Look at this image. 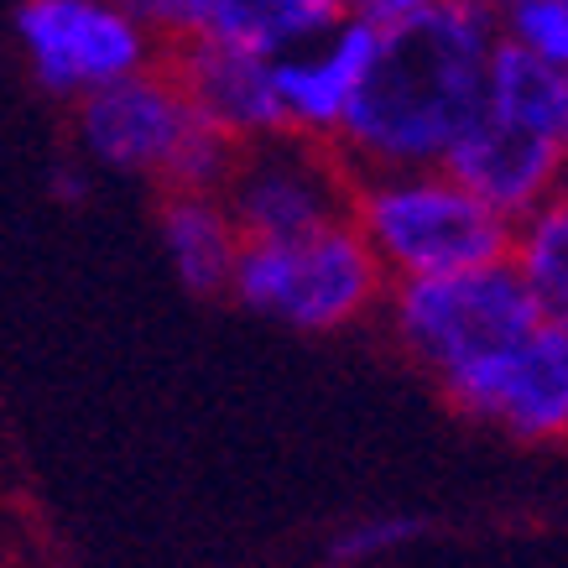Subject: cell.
<instances>
[{
    "label": "cell",
    "instance_id": "6da1fadb",
    "mask_svg": "<svg viewBox=\"0 0 568 568\" xmlns=\"http://www.w3.org/2000/svg\"><path fill=\"white\" fill-rule=\"evenodd\" d=\"M496 48V17H485L469 0L433 17L381 27L361 100L334 141L349 173L444 168L448 152L480 115Z\"/></svg>",
    "mask_w": 568,
    "mask_h": 568
},
{
    "label": "cell",
    "instance_id": "7a4b0ae2",
    "mask_svg": "<svg viewBox=\"0 0 568 568\" xmlns=\"http://www.w3.org/2000/svg\"><path fill=\"white\" fill-rule=\"evenodd\" d=\"M73 146L94 173L136 178L156 193H220L235 146L199 121L168 58L73 104Z\"/></svg>",
    "mask_w": 568,
    "mask_h": 568
},
{
    "label": "cell",
    "instance_id": "3957f363",
    "mask_svg": "<svg viewBox=\"0 0 568 568\" xmlns=\"http://www.w3.org/2000/svg\"><path fill=\"white\" fill-rule=\"evenodd\" d=\"M349 224L381 261L386 282L490 266V261H506V241H511V220H500L448 168L355 173Z\"/></svg>",
    "mask_w": 568,
    "mask_h": 568
},
{
    "label": "cell",
    "instance_id": "277c9868",
    "mask_svg": "<svg viewBox=\"0 0 568 568\" xmlns=\"http://www.w3.org/2000/svg\"><path fill=\"white\" fill-rule=\"evenodd\" d=\"M386 272L349 220L293 235V241H245L230 297L256 318L293 328V334H345L381 318Z\"/></svg>",
    "mask_w": 568,
    "mask_h": 568
},
{
    "label": "cell",
    "instance_id": "5b68a950",
    "mask_svg": "<svg viewBox=\"0 0 568 568\" xmlns=\"http://www.w3.org/2000/svg\"><path fill=\"white\" fill-rule=\"evenodd\" d=\"M381 318H386L392 345L438 386V396L459 386L469 371H480L490 355L517 345L527 328H537L532 303L506 261L392 282Z\"/></svg>",
    "mask_w": 568,
    "mask_h": 568
},
{
    "label": "cell",
    "instance_id": "8992f818",
    "mask_svg": "<svg viewBox=\"0 0 568 568\" xmlns=\"http://www.w3.org/2000/svg\"><path fill=\"white\" fill-rule=\"evenodd\" d=\"M17 48L37 89L79 104L168 58V42L121 0H21Z\"/></svg>",
    "mask_w": 568,
    "mask_h": 568
},
{
    "label": "cell",
    "instance_id": "52a82bcc",
    "mask_svg": "<svg viewBox=\"0 0 568 568\" xmlns=\"http://www.w3.org/2000/svg\"><path fill=\"white\" fill-rule=\"evenodd\" d=\"M349 189L355 173L334 146L276 131L266 141L235 146L220 199L245 241H293L349 220Z\"/></svg>",
    "mask_w": 568,
    "mask_h": 568
},
{
    "label": "cell",
    "instance_id": "ba28073f",
    "mask_svg": "<svg viewBox=\"0 0 568 568\" xmlns=\"http://www.w3.org/2000/svg\"><path fill=\"white\" fill-rule=\"evenodd\" d=\"M444 402L511 444H568V334L548 324L527 328L517 345H506L459 386H448Z\"/></svg>",
    "mask_w": 568,
    "mask_h": 568
},
{
    "label": "cell",
    "instance_id": "9c48e42d",
    "mask_svg": "<svg viewBox=\"0 0 568 568\" xmlns=\"http://www.w3.org/2000/svg\"><path fill=\"white\" fill-rule=\"evenodd\" d=\"M381 27L361 11H349L339 27L313 37L303 48L276 58V104H282V131L334 146L345 131L349 110L361 100V84L376 58Z\"/></svg>",
    "mask_w": 568,
    "mask_h": 568
},
{
    "label": "cell",
    "instance_id": "30bf717a",
    "mask_svg": "<svg viewBox=\"0 0 568 568\" xmlns=\"http://www.w3.org/2000/svg\"><path fill=\"white\" fill-rule=\"evenodd\" d=\"M168 69L199 110V121L220 131L230 146H251L282 131L276 58H261L235 42H214V37H183L168 48Z\"/></svg>",
    "mask_w": 568,
    "mask_h": 568
},
{
    "label": "cell",
    "instance_id": "8fae6325",
    "mask_svg": "<svg viewBox=\"0 0 568 568\" xmlns=\"http://www.w3.org/2000/svg\"><path fill=\"white\" fill-rule=\"evenodd\" d=\"M444 168L469 193H480L500 220H521L527 209H537L548 193H558L568 183V146L500 121L480 104L475 125L459 136V146L448 152Z\"/></svg>",
    "mask_w": 568,
    "mask_h": 568
},
{
    "label": "cell",
    "instance_id": "7c38bea8",
    "mask_svg": "<svg viewBox=\"0 0 568 568\" xmlns=\"http://www.w3.org/2000/svg\"><path fill=\"white\" fill-rule=\"evenodd\" d=\"M156 241L173 276L193 297H230V276L245 251L241 224L220 193H156Z\"/></svg>",
    "mask_w": 568,
    "mask_h": 568
},
{
    "label": "cell",
    "instance_id": "4fadbf2b",
    "mask_svg": "<svg viewBox=\"0 0 568 568\" xmlns=\"http://www.w3.org/2000/svg\"><path fill=\"white\" fill-rule=\"evenodd\" d=\"M349 11L355 0H199L189 37H214L261 58H282L324 37L328 27H339Z\"/></svg>",
    "mask_w": 568,
    "mask_h": 568
},
{
    "label": "cell",
    "instance_id": "5bb4252c",
    "mask_svg": "<svg viewBox=\"0 0 568 568\" xmlns=\"http://www.w3.org/2000/svg\"><path fill=\"white\" fill-rule=\"evenodd\" d=\"M506 266L517 272L537 324L568 334V183L521 220H511Z\"/></svg>",
    "mask_w": 568,
    "mask_h": 568
},
{
    "label": "cell",
    "instance_id": "9a60e30c",
    "mask_svg": "<svg viewBox=\"0 0 568 568\" xmlns=\"http://www.w3.org/2000/svg\"><path fill=\"white\" fill-rule=\"evenodd\" d=\"M485 110L568 146V73L548 69L506 42L496 48L490 73H485Z\"/></svg>",
    "mask_w": 568,
    "mask_h": 568
},
{
    "label": "cell",
    "instance_id": "2e32d148",
    "mask_svg": "<svg viewBox=\"0 0 568 568\" xmlns=\"http://www.w3.org/2000/svg\"><path fill=\"white\" fill-rule=\"evenodd\" d=\"M496 27L506 48L568 73V0H521L517 11H506Z\"/></svg>",
    "mask_w": 568,
    "mask_h": 568
},
{
    "label": "cell",
    "instance_id": "e0dca14e",
    "mask_svg": "<svg viewBox=\"0 0 568 568\" xmlns=\"http://www.w3.org/2000/svg\"><path fill=\"white\" fill-rule=\"evenodd\" d=\"M423 537V521L417 517H402V511H386V517H361L339 527L334 542H328V564L334 568H361V564H381L392 558L396 548H407Z\"/></svg>",
    "mask_w": 568,
    "mask_h": 568
},
{
    "label": "cell",
    "instance_id": "ac0fdd59",
    "mask_svg": "<svg viewBox=\"0 0 568 568\" xmlns=\"http://www.w3.org/2000/svg\"><path fill=\"white\" fill-rule=\"evenodd\" d=\"M459 0H355V11L371 17L376 27H392V21H413V17H433V11H448Z\"/></svg>",
    "mask_w": 568,
    "mask_h": 568
},
{
    "label": "cell",
    "instance_id": "d6986e66",
    "mask_svg": "<svg viewBox=\"0 0 568 568\" xmlns=\"http://www.w3.org/2000/svg\"><path fill=\"white\" fill-rule=\"evenodd\" d=\"M52 193H58L63 204H84V199H89V162L52 168Z\"/></svg>",
    "mask_w": 568,
    "mask_h": 568
},
{
    "label": "cell",
    "instance_id": "ffe728a7",
    "mask_svg": "<svg viewBox=\"0 0 568 568\" xmlns=\"http://www.w3.org/2000/svg\"><path fill=\"white\" fill-rule=\"evenodd\" d=\"M469 6H480V11H485V17H506V11H517V6H521V0H469Z\"/></svg>",
    "mask_w": 568,
    "mask_h": 568
}]
</instances>
